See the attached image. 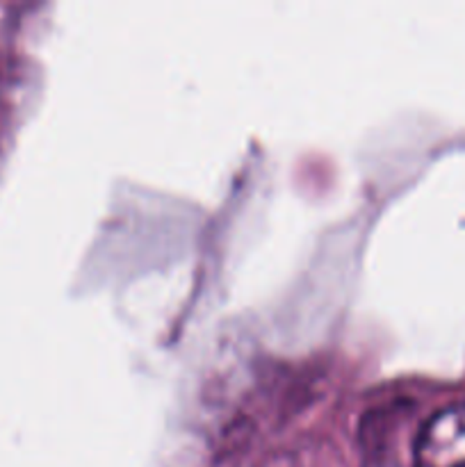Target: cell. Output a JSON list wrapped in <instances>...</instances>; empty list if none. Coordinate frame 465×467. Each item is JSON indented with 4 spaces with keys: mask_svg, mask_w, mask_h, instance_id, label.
Segmentation results:
<instances>
[{
    "mask_svg": "<svg viewBox=\"0 0 465 467\" xmlns=\"http://www.w3.org/2000/svg\"><path fill=\"white\" fill-rule=\"evenodd\" d=\"M413 467H465V404L445 406L419 427Z\"/></svg>",
    "mask_w": 465,
    "mask_h": 467,
    "instance_id": "6da1fadb",
    "label": "cell"
}]
</instances>
